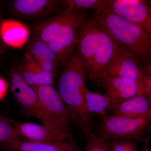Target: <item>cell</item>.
<instances>
[{"label":"cell","mask_w":151,"mask_h":151,"mask_svg":"<svg viewBox=\"0 0 151 151\" xmlns=\"http://www.w3.org/2000/svg\"><path fill=\"white\" fill-rule=\"evenodd\" d=\"M76 45L85 72L92 81L101 78L122 50L94 19H86L80 26Z\"/></svg>","instance_id":"1"},{"label":"cell","mask_w":151,"mask_h":151,"mask_svg":"<svg viewBox=\"0 0 151 151\" xmlns=\"http://www.w3.org/2000/svg\"><path fill=\"white\" fill-rule=\"evenodd\" d=\"M86 19L81 10L66 8L56 16L32 25L34 37L48 47L64 68L76 45L78 28Z\"/></svg>","instance_id":"2"},{"label":"cell","mask_w":151,"mask_h":151,"mask_svg":"<svg viewBox=\"0 0 151 151\" xmlns=\"http://www.w3.org/2000/svg\"><path fill=\"white\" fill-rule=\"evenodd\" d=\"M85 69L78 52H72L58 80V92L83 137L91 133L92 115L84 100Z\"/></svg>","instance_id":"3"},{"label":"cell","mask_w":151,"mask_h":151,"mask_svg":"<svg viewBox=\"0 0 151 151\" xmlns=\"http://www.w3.org/2000/svg\"><path fill=\"white\" fill-rule=\"evenodd\" d=\"M94 19L119 48L132 54L138 62L151 53V35L141 27L108 9L95 12Z\"/></svg>","instance_id":"4"},{"label":"cell","mask_w":151,"mask_h":151,"mask_svg":"<svg viewBox=\"0 0 151 151\" xmlns=\"http://www.w3.org/2000/svg\"><path fill=\"white\" fill-rule=\"evenodd\" d=\"M100 116L96 134L107 143L123 139L142 141L151 122V114L136 118Z\"/></svg>","instance_id":"5"},{"label":"cell","mask_w":151,"mask_h":151,"mask_svg":"<svg viewBox=\"0 0 151 151\" xmlns=\"http://www.w3.org/2000/svg\"><path fill=\"white\" fill-rule=\"evenodd\" d=\"M10 85L15 99L26 113L37 119L44 126L63 132L49 119L42 109L35 90L28 84L18 70L11 72Z\"/></svg>","instance_id":"6"},{"label":"cell","mask_w":151,"mask_h":151,"mask_svg":"<svg viewBox=\"0 0 151 151\" xmlns=\"http://www.w3.org/2000/svg\"><path fill=\"white\" fill-rule=\"evenodd\" d=\"M32 87L50 120L60 129L71 133L70 126L73 122L72 118L58 91L53 86L49 85Z\"/></svg>","instance_id":"7"},{"label":"cell","mask_w":151,"mask_h":151,"mask_svg":"<svg viewBox=\"0 0 151 151\" xmlns=\"http://www.w3.org/2000/svg\"><path fill=\"white\" fill-rule=\"evenodd\" d=\"M106 8L151 35V9L146 1L105 0Z\"/></svg>","instance_id":"8"},{"label":"cell","mask_w":151,"mask_h":151,"mask_svg":"<svg viewBox=\"0 0 151 151\" xmlns=\"http://www.w3.org/2000/svg\"><path fill=\"white\" fill-rule=\"evenodd\" d=\"M10 123L19 138L27 142H57L67 141L72 137L70 133L57 131L42 124L19 122L11 119Z\"/></svg>","instance_id":"9"},{"label":"cell","mask_w":151,"mask_h":151,"mask_svg":"<svg viewBox=\"0 0 151 151\" xmlns=\"http://www.w3.org/2000/svg\"><path fill=\"white\" fill-rule=\"evenodd\" d=\"M138 63L132 54L122 50L105 69L101 78L109 76L130 79L137 85L138 94L144 95Z\"/></svg>","instance_id":"10"},{"label":"cell","mask_w":151,"mask_h":151,"mask_svg":"<svg viewBox=\"0 0 151 151\" xmlns=\"http://www.w3.org/2000/svg\"><path fill=\"white\" fill-rule=\"evenodd\" d=\"M99 80L106 92L105 95L111 99L114 106L138 94L137 85L130 79L106 76Z\"/></svg>","instance_id":"11"},{"label":"cell","mask_w":151,"mask_h":151,"mask_svg":"<svg viewBox=\"0 0 151 151\" xmlns=\"http://www.w3.org/2000/svg\"><path fill=\"white\" fill-rule=\"evenodd\" d=\"M3 145L12 151H81L72 137L67 141L53 143L27 142L18 137Z\"/></svg>","instance_id":"12"},{"label":"cell","mask_w":151,"mask_h":151,"mask_svg":"<svg viewBox=\"0 0 151 151\" xmlns=\"http://www.w3.org/2000/svg\"><path fill=\"white\" fill-rule=\"evenodd\" d=\"M61 5H63V1L15 0L12 3V9L19 16L36 17L55 12Z\"/></svg>","instance_id":"13"},{"label":"cell","mask_w":151,"mask_h":151,"mask_svg":"<svg viewBox=\"0 0 151 151\" xmlns=\"http://www.w3.org/2000/svg\"><path fill=\"white\" fill-rule=\"evenodd\" d=\"M26 24L18 21L3 19L0 22V37L8 46L19 49L24 46L29 36Z\"/></svg>","instance_id":"14"},{"label":"cell","mask_w":151,"mask_h":151,"mask_svg":"<svg viewBox=\"0 0 151 151\" xmlns=\"http://www.w3.org/2000/svg\"><path fill=\"white\" fill-rule=\"evenodd\" d=\"M18 68L25 81L32 87L43 85L53 86L55 76L42 70L28 52L25 53L22 63Z\"/></svg>","instance_id":"15"},{"label":"cell","mask_w":151,"mask_h":151,"mask_svg":"<svg viewBox=\"0 0 151 151\" xmlns=\"http://www.w3.org/2000/svg\"><path fill=\"white\" fill-rule=\"evenodd\" d=\"M151 100L143 94L136 95L117 105L109 111V115L136 118L151 114Z\"/></svg>","instance_id":"16"},{"label":"cell","mask_w":151,"mask_h":151,"mask_svg":"<svg viewBox=\"0 0 151 151\" xmlns=\"http://www.w3.org/2000/svg\"><path fill=\"white\" fill-rule=\"evenodd\" d=\"M84 96L87 111L92 116L106 115L114 107L113 102L105 94L91 92L86 86L84 88Z\"/></svg>","instance_id":"17"},{"label":"cell","mask_w":151,"mask_h":151,"mask_svg":"<svg viewBox=\"0 0 151 151\" xmlns=\"http://www.w3.org/2000/svg\"><path fill=\"white\" fill-rule=\"evenodd\" d=\"M28 52L32 55L37 63L45 61H52L59 64L57 58L45 44L34 37Z\"/></svg>","instance_id":"18"},{"label":"cell","mask_w":151,"mask_h":151,"mask_svg":"<svg viewBox=\"0 0 151 151\" xmlns=\"http://www.w3.org/2000/svg\"><path fill=\"white\" fill-rule=\"evenodd\" d=\"M63 3L66 8L75 10L91 9L96 12L107 9L105 0H67L63 1Z\"/></svg>","instance_id":"19"},{"label":"cell","mask_w":151,"mask_h":151,"mask_svg":"<svg viewBox=\"0 0 151 151\" xmlns=\"http://www.w3.org/2000/svg\"><path fill=\"white\" fill-rule=\"evenodd\" d=\"M84 149L83 151H111L108 143L92 132L84 136Z\"/></svg>","instance_id":"20"},{"label":"cell","mask_w":151,"mask_h":151,"mask_svg":"<svg viewBox=\"0 0 151 151\" xmlns=\"http://www.w3.org/2000/svg\"><path fill=\"white\" fill-rule=\"evenodd\" d=\"M19 137L9 121L0 120V144L3 145Z\"/></svg>","instance_id":"21"},{"label":"cell","mask_w":151,"mask_h":151,"mask_svg":"<svg viewBox=\"0 0 151 151\" xmlns=\"http://www.w3.org/2000/svg\"><path fill=\"white\" fill-rule=\"evenodd\" d=\"M111 151H139L133 141L123 139L108 142Z\"/></svg>","instance_id":"22"},{"label":"cell","mask_w":151,"mask_h":151,"mask_svg":"<svg viewBox=\"0 0 151 151\" xmlns=\"http://www.w3.org/2000/svg\"><path fill=\"white\" fill-rule=\"evenodd\" d=\"M140 76L144 95L151 100V76L145 75L141 72Z\"/></svg>","instance_id":"23"},{"label":"cell","mask_w":151,"mask_h":151,"mask_svg":"<svg viewBox=\"0 0 151 151\" xmlns=\"http://www.w3.org/2000/svg\"><path fill=\"white\" fill-rule=\"evenodd\" d=\"M8 91V85L6 81L0 77V101L4 98Z\"/></svg>","instance_id":"24"},{"label":"cell","mask_w":151,"mask_h":151,"mask_svg":"<svg viewBox=\"0 0 151 151\" xmlns=\"http://www.w3.org/2000/svg\"><path fill=\"white\" fill-rule=\"evenodd\" d=\"M150 135H147L143 139L142 148V151H151L150 148Z\"/></svg>","instance_id":"25"},{"label":"cell","mask_w":151,"mask_h":151,"mask_svg":"<svg viewBox=\"0 0 151 151\" xmlns=\"http://www.w3.org/2000/svg\"><path fill=\"white\" fill-rule=\"evenodd\" d=\"M140 71L145 75L151 76V63L145 65L142 69H140Z\"/></svg>","instance_id":"26"},{"label":"cell","mask_w":151,"mask_h":151,"mask_svg":"<svg viewBox=\"0 0 151 151\" xmlns=\"http://www.w3.org/2000/svg\"><path fill=\"white\" fill-rule=\"evenodd\" d=\"M5 51L4 47L2 45L1 42H0V55L4 54Z\"/></svg>","instance_id":"27"},{"label":"cell","mask_w":151,"mask_h":151,"mask_svg":"<svg viewBox=\"0 0 151 151\" xmlns=\"http://www.w3.org/2000/svg\"><path fill=\"white\" fill-rule=\"evenodd\" d=\"M0 120H4V121H9L10 119H8V118H6L1 115H0Z\"/></svg>","instance_id":"28"}]
</instances>
